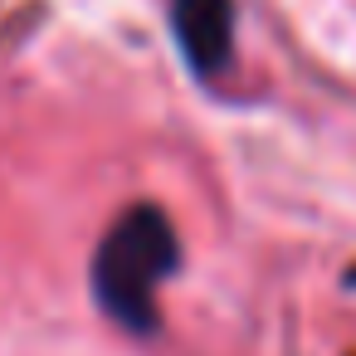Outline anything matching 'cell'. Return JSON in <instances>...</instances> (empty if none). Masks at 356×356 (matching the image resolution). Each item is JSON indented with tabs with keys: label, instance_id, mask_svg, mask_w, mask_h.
Segmentation results:
<instances>
[{
	"label": "cell",
	"instance_id": "2",
	"mask_svg": "<svg viewBox=\"0 0 356 356\" xmlns=\"http://www.w3.org/2000/svg\"><path fill=\"white\" fill-rule=\"evenodd\" d=\"M171 30L195 74H220L234 40V6L229 0H171Z\"/></svg>",
	"mask_w": 356,
	"mask_h": 356
},
{
	"label": "cell",
	"instance_id": "1",
	"mask_svg": "<svg viewBox=\"0 0 356 356\" xmlns=\"http://www.w3.org/2000/svg\"><path fill=\"white\" fill-rule=\"evenodd\" d=\"M181 259V244H176V229L171 220L156 210V205H132L122 210L98 254H93V293L103 302V312L122 327H152L156 317V288L166 283V273L176 268Z\"/></svg>",
	"mask_w": 356,
	"mask_h": 356
}]
</instances>
